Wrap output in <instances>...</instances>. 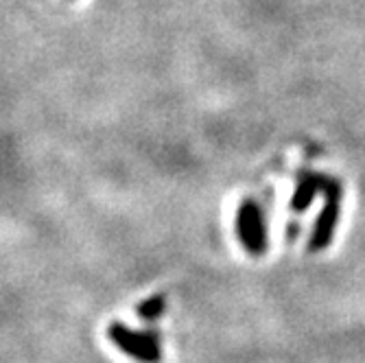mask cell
<instances>
[{
    "label": "cell",
    "mask_w": 365,
    "mask_h": 363,
    "mask_svg": "<svg viewBox=\"0 0 365 363\" xmlns=\"http://www.w3.org/2000/svg\"><path fill=\"white\" fill-rule=\"evenodd\" d=\"M108 339L125 352L129 359L138 363H160L162 346L158 331H131L120 322H112L108 326Z\"/></svg>",
    "instance_id": "cell-1"
},
{
    "label": "cell",
    "mask_w": 365,
    "mask_h": 363,
    "mask_svg": "<svg viewBox=\"0 0 365 363\" xmlns=\"http://www.w3.org/2000/svg\"><path fill=\"white\" fill-rule=\"evenodd\" d=\"M235 227H237V237L241 245L245 247L250 256H262L267 252V225H264V215L258 202H254L252 197H245L239 204Z\"/></svg>",
    "instance_id": "cell-2"
},
{
    "label": "cell",
    "mask_w": 365,
    "mask_h": 363,
    "mask_svg": "<svg viewBox=\"0 0 365 363\" xmlns=\"http://www.w3.org/2000/svg\"><path fill=\"white\" fill-rule=\"evenodd\" d=\"M339 215H341V202L335 200H326L313 230H311V239H309V252L317 254L324 252L335 239V230L339 223Z\"/></svg>",
    "instance_id": "cell-3"
},
{
    "label": "cell",
    "mask_w": 365,
    "mask_h": 363,
    "mask_svg": "<svg viewBox=\"0 0 365 363\" xmlns=\"http://www.w3.org/2000/svg\"><path fill=\"white\" fill-rule=\"evenodd\" d=\"M317 195H319V173H311V171L302 173L300 180H297L295 193L291 197V210L304 213Z\"/></svg>",
    "instance_id": "cell-4"
},
{
    "label": "cell",
    "mask_w": 365,
    "mask_h": 363,
    "mask_svg": "<svg viewBox=\"0 0 365 363\" xmlns=\"http://www.w3.org/2000/svg\"><path fill=\"white\" fill-rule=\"evenodd\" d=\"M164 311H167V295L164 293H153L149 295L147 300H143L136 309L138 317L145 319V322H155L164 315Z\"/></svg>",
    "instance_id": "cell-5"
},
{
    "label": "cell",
    "mask_w": 365,
    "mask_h": 363,
    "mask_svg": "<svg viewBox=\"0 0 365 363\" xmlns=\"http://www.w3.org/2000/svg\"><path fill=\"white\" fill-rule=\"evenodd\" d=\"M319 193L324 195V200L341 202V197H344V184L337 178H333V175L319 173Z\"/></svg>",
    "instance_id": "cell-6"
}]
</instances>
